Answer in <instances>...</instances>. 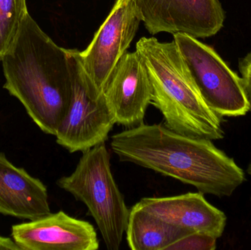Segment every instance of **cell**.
I'll use <instances>...</instances> for the list:
<instances>
[{"label":"cell","instance_id":"3","mask_svg":"<svg viewBox=\"0 0 251 250\" xmlns=\"http://www.w3.org/2000/svg\"><path fill=\"white\" fill-rule=\"evenodd\" d=\"M135 51L149 75L151 104L162 113L165 126L191 137L224 139L222 117L205 102L174 41L143 37Z\"/></svg>","mask_w":251,"mask_h":250},{"label":"cell","instance_id":"2","mask_svg":"<svg viewBox=\"0 0 251 250\" xmlns=\"http://www.w3.org/2000/svg\"><path fill=\"white\" fill-rule=\"evenodd\" d=\"M1 61L4 89L42 132L55 136L73 92L67 48L57 45L26 13Z\"/></svg>","mask_w":251,"mask_h":250},{"label":"cell","instance_id":"6","mask_svg":"<svg viewBox=\"0 0 251 250\" xmlns=\"http://www.w3.org/2000/svg\"><path fill=\"white\" fill-rule=\"evenodd\" d=\"M67 49L73 92L56 141L70 153L84 152L105 142L116 122L104 94H99L90 84L81 66L79 51Z\"/></svg>","mask_w":251,"mask_h":250},{"label":"cell","instance_id":"8","mask_svg":"<svg viewBox=\"0 0 251 250\" xmlns=\"http://www.w3.org/2000/svg\"><path fill=\"white\" fill-rule=\"evenodd\" d=\"M151 35L184 33L196 38L213 36L224 26L219 0H132Z\"/></svg>","mask_w":251,"mask_h":250},{"label":"cell","instance_id":"5","mask_svg":"<svg viewBox=\"0 0 251 250\" xmlns=\"http://www.w3.org/2000/svg\"><path fill=\"white\" fill-rule=\"evenodd\" d=\"M174 41L205 102L222 117L244 116L251 110L243 79L209 45L191 35L176 33Z\"/></svg>","mask_w":251,"mask_h":250},{"label":"cell","instance_id":"7","mask_svg":"<svg viewBox=\"0 0 251 250\" xmlns=\"http://www.w3.org/2000/svg\"><path fill=\"white\" fill-rule=\"evenodd\" d=\"M141 18L132 0H116L91 44L79 51L84 72L96 91L104 88L138 30Z\"/></svg>","mask_w":251,"mask_h":250},{"label":"cell","instance_id":"15","mask_svg":"<svg viewBox=\"0 0 251 250\" xmlns=\"http://www.w3.org/2000/svg\"><path fill=\"white\" fill-rule=\"evenodd\" d=\"M217 240L215 236L206 233H189L176 241L166 250H215Z\"/></svg>","mask_w":251,"mask_h":250},{"label":"cell","instance_id":"11","mask_svg":"<svg viewBox=\"0 0 251 250\" xmlns=\"http://www.w3.org/2000/svg\"><path fill=\"white\" fill-rule=\"evenodd\" d=\"M137 205L163 221L190 233H206L219 239L226 226L225 213L211 205L201 192L145 198Z\"/></svg>","mask_w":251,"mask_h":250},{"label":"cell","instance_id":"17","mask_svg":"<svg viewBox=\"0 0 251 250\" xmlns=\"http://www.w3.org/2000/svg\"><path fill=\"white\" fill-rule=\"evenodd\" d=\"M21 250L13 239L0 236V250Z\"/></svg>","mask_w":251,"mask_h":250},{"label":"cell","instance_id":"19","mask_svg":"<svg viewBox=\"0 0 251 250\" xmlns=\"http://www.w3.org/2000/svg\"></svg>","mask_w":251,"mask_h":250},{"label":"cell","instance_id":"4","mask_svg":"<svg viewBox=\"0 0 251 250\" xmlns=\"http://www.w3.org/2000/svg\"><path fill=\"white\" fill-rule=\"evenodd\" d=\"M57 184L86 205L107 249H120L130 210L112 173L105 142L82 152L75 171Z\"/></svg>","mask_w":251,"mask_h":250},{"label":"cell","instance_id":"16","mask_svg":"<svg viewBox=\"0 0 251 250\" xmlns=\"http://www.w3.org/2000/svg\"><path fill=\"white\" fill-rule=\"evenodd\" d=\"M239 68L242 75L243 87L251 107V52L240 60Z\"/></svg>","mask_w":251,"mask_h":250},{"label":"cell","instance_id":"1","mask_svg":"<svg viewBox=\"0 0 251 250\" xmlns=\"http://www.w3.org/2000/svg\"><path fill=\"white\" fill-rule=\"evenodd\" d=\"M110 145L121 161L174 178L203 195L230 197L246 181L243 169L211 139L176 133L163 123L129 128L113 135Z\"/></svg>","mask_w":251,"mask_h":250},{"label":"cell","instance_id":"14","mask_svg":"<svg viewBox=\"0 0 251 250\" xmlns=\"http://www.w3.org/2000/svg\"><path fill=\"white\" fill-rule=\"evenodd\" d=\"M28 13L26 0H0V60H1Z\"/></svg>","mask_w":251,"mask_h":250},{"label":"cell","instance_id":"9","mask_svg":"<svg viewBox=\"0 0 251 250\" xmlns=\"http://www.w3.org/2000/svg\"><path fill=\"white\" fill-rule=\"evenodd\" d=\"M12 238L24 250H97L100 242L94 226L63 211L12 227Z\"/></svg>","mask_w":251,"mask_h":250},{"label":"cell","instance_id":"10","mask_svg":"<svg viewBox=\"0 0 251 250\" xmlns=\"http://www.w3.org/2000/svg\"><path fill=\"white\" fill-rule=\"evenodd\" d=\"M103 94L117 124L129 129L143 123L146 110L151 104L152 89L137 51L126 52L121 59Z\"/></svg>","mask_w":251,"mask_h":250},{"label":"cell","instance_id":"12","mask_svg":"<svg viewBox=\"0 0 251 250\" xmlns=\"http://www.w3.org/2000/svg\"><path fill=\"white\" fill-rule=\"evenodd\" d=\"M0 214L35 220L51 214L47 188L0 152Z\"/></svg>","mask_w":251,"mask_h":250},{"label":"cell","instance_id":"13","mask_svg":"<svg viewBox=\"0 0 251 250\" xmlns=\"http://www.w3.org/2000/svg\"><path fill=\"white\" fill-rule=\"evenodd\" d=\"M126 241L133 250H166L190 232L158 218L136 204L129 211Z\"/></svg>","mask_w":251,"mask_h":250},{"label":"cell","instance_id":"18","mask_svg":"<svg viewBox=\"0 0 251 250\" xmlns=\"http://www.w3.org/2000/svg\"><path fill=\"white\" fill-rule=\"evenodd\" d=\"M247 173L251 176V162L249 164V167H248Z\"/></svg>","mask_w":251,"mask_h":250}]
</instances>
